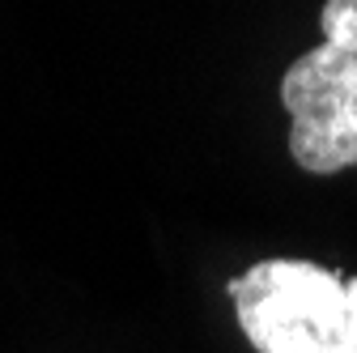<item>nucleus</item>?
Returning a JSON list of instances; mask_svg holds the SVG:
<instances>
[{"label": "nucleus", "instance_id": "3", "mask_svg": "<svg viewBox=\"0 0 357 353\" xmlns=\"http://www.w3.org/2000/svg\"><path fill=\"white\" fill-rule=\"evenodd\" d=\"M319 26H324V43L357 56V0H328Z\"/></svg>", "mask_w": 357, "mask_h": 353}, {"label": "nucleus", "instance_id": "4", "mask_svg": "<svg viewBox=\"0 0 357 353\" xmlns=\"http://www.w3.org/2000/svg\"><path fill=\"white\" fill-rule=\"evenodd\" d=\"M344 281H349V315H344V332H340L336 353H357V277H344Z\"/></svg>", "mask_w": 357, "mask_h": 353}, {"label": "nucleus", "instance_id": "1", "mask_svg": "<svg viewBox=\"0 0 357 353\" xmlns=\"http://www.w3.org/2000/svg\"><path fill=\"white\" fill-rule=\"evenodd\" d=\"M243 336L259 353H336L349 281L310 260H259L230 281Z\"/></svg>", "mask_w": 357, "mask_h": 353}, {"label": "nucleus", "instance_id": "2", "mask_svg": "<svg viewBox=\"0 0 357 353\" xmlns=\"http://www.w3.org/2000/svg\"><path fill=\"white\" fill-rule=\"evenodd\" d=\"M289 153L310 174L357 166V56L332 43L302 52L281 77Z\"/></svg>", "mask_w": 357, "mask_h": 353}]
</instances>
